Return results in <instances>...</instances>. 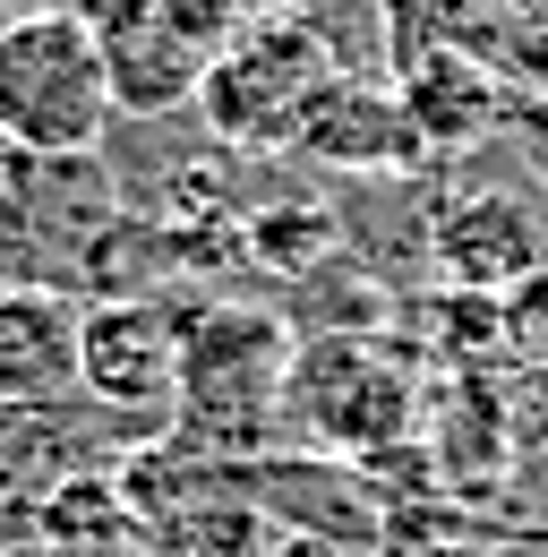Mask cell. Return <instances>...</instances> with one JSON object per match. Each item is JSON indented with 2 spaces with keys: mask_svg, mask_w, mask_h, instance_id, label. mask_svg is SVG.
<instances>
[{
  "mask_svg": "<svg viewBox=\"0 0 548 557\" xmlns=\"http://www.w3.org/2000/svg\"><path fill=\"white\" fill-rule=\"evenodd\" d=\"M326 77L335 70H326L317 26H300V17H258V26H240V44L205 70L198 112H205V129L223 146H291L309 95H317Z\"/></svg>",
  "mask_w": 548,
  "mask_h": 557,
  "instance_id": "7a4b0ae2",
  "label": "cell"
},
{
  "mask_svg": "<svg viewBox=\"0 0 548 557\" xmlns=\"http://www.w3.org/2000/svg\"><path fill=\"white\" fill-rule=\"evenodd\" d=\"M86 377V300L68 283L0 292V404H68Z\"/></svg>",
  "mask_w": 548,
  "mask_h": 557,
  "instance_id": "8992f818",
  "label": "cell"
},
{
  "mask_svg": "<svg viewBox=\"0 0 548 557\" xmlns=\"http://www.w3.org/2000/svg\"><path fill=\"white\" fill-rule=\"evenodd\" d=\"M95 35H103V70H112V103L121 112H180V103H198L205 61H189L163 35V17L146 0H112L95 17Z\"/></svg>",
  "mask_w": 548,
  "mask_h": 557,
  "instance_id": "9c48e42d",
  "label": "cell"
},
{
  "mask_svg": "<svg viewBox=\"0 0 548 557\" xmlns=\"http://www.w3.org/2000/svg\"><path fill=\"white\" fill-rule=\"evenodd\" d=\"M506 17H548V0H497Z\"/></svg>",
  "mask_w": 548,
  "mask_h": 557,
  "instance_id": "2e32d148",
  "label": "cell"
},
{
  "mask_svg": "<svg viewBox=\"0 0 548 557\" xmlns=\"http://www.w3.org/2000/svg\"><path fill=\"white\" fill-rule=\"evenodd\" d=\"M479 9H497V0H386V17L403 26V61H420V52H454V44L472 35Z\"/></svg>",
  "mask_w": 548,
  "mask_h": 557,
  "instance_id": "7c38bea8",
  "label": "cell"
},
{
  "mask_svg": "<svg viewBox=\"0 0 548 557\" xmlns=\"http://www.w3.org/2000/svg\"><path fill=\"white\" fill-rule=\"evenodd\" d=\"M479 557H548V532H514V541H488Z\"/></svg>",
  "mask_w": 548,
  "mask_h": 557,
  "instance_id": "9a60e30c",
  "label": "cell"
},
{
  "mask_svg": "<svg viewBox=\"0 0 548 557\" xmlns=\"http://www.w3.org/2000/svg\"><path fill=\"white\" fill-rule=\"evenodd\" d=\"M180 335H189V309H163V300H95L86 309V377H77V395L86 404H112V412L180 404Z\"/></svg>",
  "mask_w": 548,
  "mask_h": 557,
  "instance_id": "5b68a950",
  "label": "cell"
},
{
  "mask_svg": "<svg viewBox=\"0 0 548 557\" xmlns=\"http://www.w3.org/2000/svg\"><path fill=\"white\" fill-rule=\"evenodd\" d=\"M283 404H291V420L317 429V446H377V437H395L411 420V377L377 344L335 335L317 351H291Z\"/></svg>",
  "mask_w": 548,
  "mask_h": 557,
  "instance_id": "277c9868",
  "label": "cell"
},
{
  "mask_svg": "<svg viewBox=\"0 0 548 557\" xmlns=\"http://www.w3.org/2000/svg\"><path fill=\"white\" fill-rule=\"evenodd\" d=\"M112 70L86 9H26L0 26V138L35 163H86L112 129Z\"/></svg>",
  "mask_w": 548,
  "mask_h": 557,
  "instance_id": "6da1fadb",
  "label": "cell"
},
{
  "mask_svg": "<svg viewBox=\"0 0 548 557\" xmlns=\"http://www.w3.org/2000/svg\"><path fill=\"white\" fill-rule=\"evenodd\" d=\"M283 377H291V344L283 326L258 309H189V335H180V404L198 420L223 429H249L283 404Z\"/></svg>",
  "mask_w": 548,
  "mask_h": 557,
  "instance_id": "3957f363",
  "label": "cell"
},
{
  "mask_svg": "<svg viewBox=\"0 0 548 557\" xmlns=\"http://www.w3.org/2000/svg\"><path fill=\"white\" fill-rule=\"evenodd\" d=\"M26 9H52V0H0V26H9V17H26Z\"/></svg>",
  "mask_w": 548,
  "mask_h": 557,
  "instance_id": "e0dca14e",
  "label": "cell"
},
{
  "mask_svg": "<svg viewBox=\"0 0 548 557\" xmlns=\"http://www.w3.org/2000/svg\"><path fill=\"white\" fill-rule=\"evenodd\" d=\"M497 326H506V351H514V360L548 369V267H540V275H523L506 300H497Z\"/></svg>",
  "mask_w": 548,
  "mask_h": 557,
  "instance_id": "4fadbf2b",
  "label": "cell"
},
{
  "mask_svg": "<svg viewBox=\"0 0 548 557\" xmlns=\"http://www.w3.org/2000/svg\"><path fill=\"white\" fill-rule=\"evenodd\" d=\"M154 17H163V35L189 52V61H223L232 44H240V0H146Z\"/></svg>",
  "mask_w": 548,
  "mask_h": 557,
  "instance_id": "8fae6325",
  "label": "cell"
},
{
  "mask_svg": "<svg viewBox=\"0 0 548 557\" xmlns=\"http://www.w3.org/2000/svg\"><path fill=\"white\" fill-rule=\"evenodd\" d=\"M437 267L463 283V292H514L523 275L548 267V223L514 189H472L437 214Z\"/></svg>",
  "mask_w": 548,
  "mask_h": 557,
  "instance_id": "52a82bcc",
  "label": "cell"
},
{
  "mask_svg": "<svg viewBox=\"0 0 548 557\" xmlns=\"http://www.w3.org/2000/svg\"><path fill=\"white\" fill-rule=\"evenodd\" d=\"M326 232H335V223H326V214H258V223H249V249H258V258H266V267H300V258H309V249H326Z\"/></svg>",
  "mask_w": 548,
  "mask_h": 557,
  "instance_id": "5bb4252c",
  "label": "cell"
},
{
  "mask_svg": "<svg viewBox=\"0 0 548 557\" xmlns=\"http://www.w3.org/2000/svg\"><path fill=\"white\" fill-rule=\"evenodd\" d=\"M283 154H317V163H335V172H403V163H420L403 95L360 86V77H326V86L309 95V112H300V129H291Z\"/></svg>",
  "mask_w": 548,
  "mask_h": 557,
  "instance_id": "ba28073f",
  "label": "cell"
},
{
  "mask_svg": "<svg viewBox=\"0 0 548 557\" xmlns=\"http://www.w3.org/2000/svg\"><path fill=\"white\" fill-rule=\"evenodd\" d=\"M403 121H411V146L420 154H446V146H479L497 129V112H506V86L463 61V52H420L403 61Z\"/></svg>",
  "mask_w": 548,
  "mask_h": 557,
  "instance_id": "30bf717a",
  "label": "cell"
}]
</instances>
